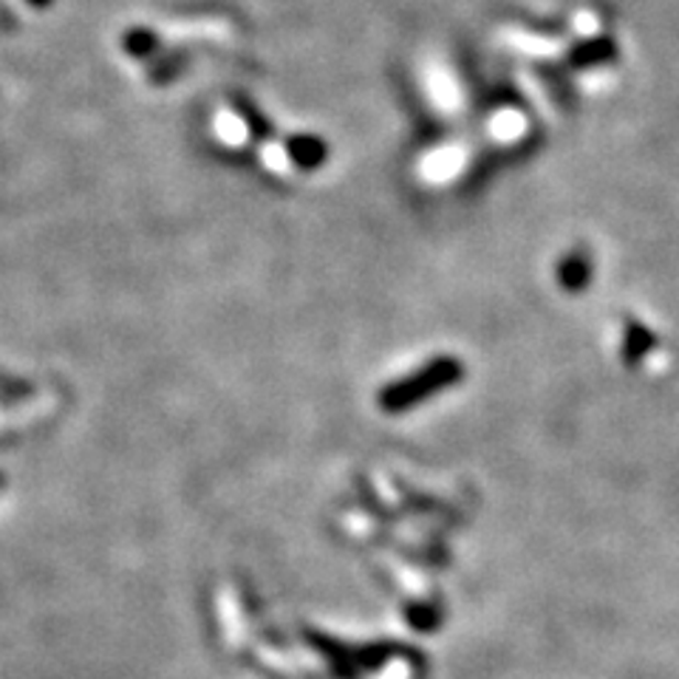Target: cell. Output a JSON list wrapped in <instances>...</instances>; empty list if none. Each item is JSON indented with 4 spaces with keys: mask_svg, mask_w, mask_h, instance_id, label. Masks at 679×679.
<instances>
[{
    "mask_svg": "<svg viewBox=\"0 0 679 679\" xmlns=\"http://www.w3.org/2000/svg\"><path fill=\"white\" fill-rule=\"evenodd\" d=\"M23 399H26L23 388H18V383H9V380L0 376V434H7V430H14L23 425V419H26L29 414L26 408H20Z\"/></svg>",
    "mask_w": 679,
    "mask_h": 679,
    "instance_id": "1",
    "label": "cell"
},
{
    "mask_svg": "<svg viewBox=\"0 0 679 679\" xmlns=\"http://www.w3.org/2000/svg\"><path fill=\"white\" fill-rule=\"evenodd\" d=\"M289 156L300 167H317L326 158V145L315 136H295L289 139Z\"/></svg>",
    "mask_w": 679,
    "mask_h": 679,
    "instance_id": "2",
    "label": "cell"
}]
</instances>
